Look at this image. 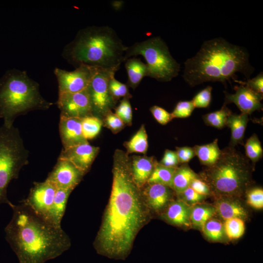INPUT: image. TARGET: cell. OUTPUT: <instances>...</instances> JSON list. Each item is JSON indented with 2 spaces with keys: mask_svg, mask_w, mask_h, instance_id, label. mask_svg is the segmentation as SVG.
Masks as SVG:
<instances>
[{
  "mask_svg": "<svg viewBox=\"0 0 263 263\" xmlns=\"http://www.w3.org/2000/svg\"><path fill=\"white\" fill-rule=\"evenodd\" d=\"M128 155L121 150L113 154L111 193L94 244L97 253L116 260L128 256L149 218L142 189L132 179Z\"/></svg>",
  "mask_w": 263,
  "mask_h": 263,
  "instance_id": "obj_1",
  "label": "cell"
},
{
  "mask_svg": "<svg viewBox=\"0 0 263 263\" xmlns=\"http://www.w3.org/2000/svg\"><path fill=\"white\" fill-rule=\"evenodd\" d=\"M11 207L13 215L5 228V238L19 263H44L70 248V239L61 227L38 216L23 201Z\"/></svg>",
  "mask_w": 263,
  "mask_h": 263,
  "instance_id": "obj_2",
  "label": "cell"
},
{
  "mask_svg": "<svg viewBox=\"0 0 263 263\" xmlns=\"http://www.w3.org/2000/svg\"><path fill=\"white\" fill-rule=\"evenodd\" d=\"M247 50L222 38L204 42L195 56L184 63L183 77L191 87L206 82H221L225 85L237 80L236 73L249 78L254 68Z\"/></svg>",
  "mask_w": 263,
  "mask_h": 263,
  "instance_id": "obj_3",
  "label": "cell"
},
{
  "mask_svg": "<svg viewBox=\"0 0 263 263\" xmlns=\"http://www.w3.org/2000/svg\"><path fill=\"white\" fill-rule=\"evenodd\" d=\"M127 47L112 27L90 26L79 30L62 55L75 68L86 65L117 71L124 61Z\"/></svg>",
  "mask_w": 263,
  "mask_h": 263,
  "instance_id": "obj_4",
  "label": "cell"
},
{
  "mask_svg": "<svg viewBox=\"0 0 263 263\" xmlns=\"http://www.w3.org/2000/svg\"><path fill=\"white\" fill-rule=\"evenodd\" d=\"M53 105L44 99L38 84L25 71L7 70L0 78V118L7 127L15 119L35 110H46Z\"/></svg>",
  "mask_w": 263,
  "mask_h": 263,
  "instance_id": "obj_5",
  "label": "cell"
},
{
  "mask_svg": "<svg viewBox=\"0 0 263 263\" xmlns=\"http://www.w3.org/2000/svg\"><path fill=\"white\" fill-rule=\"evenodd\" d=\"M253 169L245 155L228 146L222 150L218 161L199 176L208 186L212 194L238 198L249 188Z\"/></svg>",
  "mask_w": 263,
  "mask_h": 263,
  "instance_id": "obj_6",
  "label": "cell"
},
{
  "mask_svg": "<svg viewBox=\"0 0 263 263\" xmlns=\"http://www.w3.org/2000/svg\"><path fill=\"white\" fill-rule=\"evenodd\" d=\"M29 151L24 146L17 128L0 127V205L12 204L7 196L11 181L18 179L20 170L29 163Z\"/></svg>",
  "mask_w": 263,
  "mask_h": 263,
  "instance_id": "obj_7",
  "label": "cell"
},
{
  "mask_svg": "<svg viewBox=\"0 0 263 263\" xmlns=\"http://www.w3.org/2000/svg\"><path fill=\"white\" fill-rule=\"evenodd\" d=\"M143 56L146 61L147 76L161 82H168L178 75L180 64L172 56L166 42L160 37H154L127 46L124 61L132 56Z\"/></svg>",
  "mask_w": 263,
  "mask_h": 263,
  "instance_id": "obj_8",
  "label": "cell"
},
{
  "mask_svg": "<svg viewBox=\"0 0 263 263\" xmlns=\"http://www.w3.org/2000/svg\"><path fill=\"white\" fill-rule=\"evenodd\" d=\"M116 71L98 68L88 87L93 115L101 119L112 111L117 102L112 95L109 87L110 79Z\"/></svg>",
  "mask_w": 263,
  "mask_h": 263,
  "instance_id": "obj_9",
  "label": "cell"
},
{
  "mask_svg": "<svg viewBox=\"0 0 263 263\" xmlns=\"http://www.w3.org/2000/svg\"><path fill=\"white\" fill-rule=\"evenodd\" d=\"M97 69L86 65L72 71L56 68L54 73L58 83V94L77 93L86 89Z\"/></svg>",
  "mask_w": 263,
  "mask_h": 263,
  "instance_id": "obj_10",
  "label": "cell"
},
{
  "mask_svg": "<svg viewBox=\"0 0 263 263\" xmlns=\"http://www.w3.org/2000/svg\"><path fill=\"white\" fill-rule=\"evenodd\" d=\"M56 189L46 179L43 182H35L27 198L23 201L36 214L50 223V212Z\"/></svg>",
  "mask_w": 263,
  "mask_h": 263,
  "instance_id": "obj_11",
  "label": "cell"
},
{
  "mask_svg": "<svg viewBox=\"0 0 263 263\" xmlns=\"http://www.w3.org/2000/svg\"><path fill=\"white\" fill-rule=\"evenodd\" d=\"M56 103L60 116L82 119L93 115L88 87L77 93L58 94Z\"/></svg>",
  "mask_w": 263,
  "mask_h": 263,
  "instance_id": "obj_12",
  "label": "cell"
},
{
  "mask_svg": "<svg viewBox=\"0 0 263 263\" xmlns=\"http://www.w3.org/2000/svg\"><path fill=\"white\" fill-rule=\"evenodd\" d=\"M84 175L69 160L58 158L46 180L53 183L57 188L74 189Z\"/></svg>",
  "mask_w": 263,
  "mask_h": 263,
  "instance_id": "obj_13",
  "label": "cell"
},
{
  "mask_svg": "<svg viewBox=\"0 0 263 263\" xmlns=\"http://www.w3.org/2000/svg\"><path fill=\"white\" fill-rule=\"evenodd\" d=\"M234 94L225 92V97L224 104L233 103L235 104L241 113L248 115L255 111L263 110L261 100L263 98V94L253 91L246 85L240 84L235 86Z\"/></svg>",
  "mask_w": 263,
  "mask_h": 263,
  "instance_id": "obj_14",
  "label": "cell"
},
{
  "mask_svg": "<svg viewBox=\"0 0 263 263\" xmlns=\"http://www.w3.org/2000/svg\"><path fill=\"white\" fill-rule=\"evenodd\" d=\"M99 150V147L91 145L88 142L62 149L58 158L69 160L85 174L90 169Z\"/></svg>",
  "mask_w": 263,
  "mask_h": 263,
  "instance_id": "obj_15",
  "label": "cell"
},
{
  "mask_svg": "<svg viewBox=\"0 0 263 263\" xmlns=\"http://www.w3.org/2000/svg\"><path fill=\"white\" fill-rule=\"evenodd\" d=\"M81 119L60 116L59 132L63 149L88 142L82 134Z\"/></svg>",
  "mask_w": 263,
  "mask_h": 263,
  "instance_id": "obj_16",
  "label": "cell"
},
{
  "mask_svg": "<svg viewBox=\"0 0 263 263\" xmlns=\"http://www.w3.org/2000/svg\"><path fill=\"white\" fill-rule=\"evenodd\" d=\"M173 191L170 187L158 184H147L142 189L147 207L156 212L165 208L171 201Z\"/></svg>",
  "mask_w": 263,
  "mask_h": 263,
  "instance_id": "obj_17",
  "label": "cell"
},
{
  "mask_svg": "<svg viewBox=\"0 0 263 263\" xmlns=\"http://www.w3.org/2000/svg\"><path fill=\"white\" fill-rule=\"evenodd\" d=\"M153 156L133 155L130 157L131 170L132 179L140 188L147 185L157 163Z\"/></svg>",
  "mask_w": 263,
  "mask_h": 263,
  "instance_id": "obj_18",
  "label": "cell"
},
{
  "mask_svg": "<svg viewBox=\"0 0 263 263\" xmlns=\"http://www.w3.org/2000/svg\"><path fill=\"white\" fill-rule=\"evenodd\" d=\"M191 207L180 199L171 201L166 207L163 218L171 225L188 228L191 226Z\"/></svg>",
  "mask_w": 263,
  "mask_h": 263,
  "instance_id": "obj_19",
  "label": "cell"
},
{
  "mask_svg": "<svg viewBox=\"0 0 263 263\" xmlns=\"http://www.w3.org/2000/svg\"><path fill=\"white\" fill-rule=\"evenodd\" d=\"M213 206L216 214L225 220L233 218L243 220L248 216L246 209L237 197H217Z\"/></svg>",
  "mask_w": 263,
  "mask_h": 263,
  "instance_id": "obj_20",
  "label": "cell"
},
{
  "mask_svg": "<svg viewBox=\"0 0 263 263\" xmlns=\"http://www.w3.org/2000/svg\"><path fill=\"white\" fill-rule=\"evenodd\" d=\"M249 121L248 115L241 113L240 114L231 113L227 117L225 126L231 130L229 147L235 148L243 143L244 132Z\"/></svg>",
  "mask_w": 263,
  "mask_h": 263,
  "instance_id": "obj_21",
  "label": "cell"
},
{
  "mask_svg": "<svg viewBox=\"0 0 263 263\" xmlns=\"http://www.w3.org/2000/svg\"><path fill=\"white\" fill-rule=\"evenodd\" d=\"M73 189L57 188L51 207L49 222L52 225L61 226V222L65 213L68 198Z\"/></svg>",
  "mask_w": 263,
  "mask_h": 263,
  "instance_id": "obj_22",
  "label": "cell"
},
{
  "mask_svg": "<svg viewBox=\"0 0 263 263\" xmlns=\"http://www.w3.org/2000/svg\"><path fill=\"white\" fill-rule=\"evenodd\" d=\"M125 67L128 75L127 85L135 89L145 76H147L148 70L146 63L140 59L133 57L127 59Z\"/></svg>",
  "mask_w": 263,
  "mask_h": 263,
  "instance_id": "obj_23",
  "label": "cell"
},
{
  "mask_svg": "<svg viewBox=\"0 0 263 263\" xmlns=\"http://www.w3.org/2000/svg\"><path fill=\"white\" fill-rule=\"evenodd\" d=\"M199 177L187 164H183L175 169L171 188L178 195L188 188L193 179Z\"/></svg>",
  "mask_w": 263,
  "mask_h": 263,
  "instance_id": "obj_24",
  "label": "cell"
},
{
  "mask_svg": "<svg viewBox=\"0 0 263 263\" xmlns=\"http://www.w3.org/2000/svg\"><path fill=\"white\" fill-rule=\"evenodd\" d=\"M200 163L207 167L214 165L219 159L222 150L218 144V139L203 145H195L193 147Z\"/></svg>",
  "mask_w": 263,
  "mask_h": 263,
  "instance_id": "obj_25",
  "label": "cell"
},
{
  "mask_svg": "<svg viewBox=\"0 0 263 263\" xmlns=\"http://www.w3.org/2000/svg\"><path fill=\"white\" fill-rule=\"evenodd\" d=\"M216 214L213 206L197 204L191 207L190 222L194 227L202 229L206 223Z\"/></svg>",
  "mask_w": 263,
  "mask_h": 263,
  "instance_id": "obj_26",
  "label": "cell"
},
{
  "mask_svg": "<svg viewBox=\"0 0 263 263\" xmlns=\"http://www.w3.org/2000/svg\"><path fill=\"white\" fill-rule=\"evenodd\" d=\"M124 145L128 154L140 153L145 155L148 149V141L145 125L142 124L136 133L129 141L125 142Z\"/></svg>",
  "mask_w": 263,
  "mask_h": 263,
  "instance_id": "obj_27",
  "label": "cell"
},
{
  "mask_svg": "<svg viewBox=\"0 0 263 263\" xmlns=\"http://www.w3.org/2000/svg\"><path fill=\"white\" fill-rule=\"evenodd\" d=\"M175 169L165 167L157 162L147 184H161L171 188L172 178Z\"/></svg>",
  "mask_w": 263,
  "mask_h": 263,
  "instance_id": "obj_28",
  "label": "cell"
},
{
  "mask_svg": "<svg viewBox=\"0 0 263 263\" xmlns=\"http://www.w3.org/2000/svg\"><path fill=\"white\" fill-rule=\"evenodd\" d=\"M231 113V111L224 104L219 110L203 115L202 118L207 125L222 129L225 126L227 117Z\"/></svg>",
  "mask_w": 263,
  "mask_h": 263,
  "instance_id": "obj_29",
  "label": "cell"
},
{
  "mask_svg": "<svg viewBox=\"0 0 263 263\" xmlns=\"http://www.w3.org/2000/svg\"><path fill=\"white\" fill-rule=\"evenodd\" d=\"M103 122L95 116H87L81 119V128L84 137L87 141L94 138L99 133Z\"/></svg>",
  "mask_w": 263,
  "mask_h": 263,
  "instance_id": "obj_30",
  "label": "cell"
},
{
  "mask_svg": "<svg viewBox=\"0 0 263 263\" xmlns=\"http://www.w3.org/2000/svg\"><path fill=\"white\" fill-rule=\"evenodd\" d=\"M245 156L251 162L253 166L262 159L263 150L261 143L256 134H253L246 141L244 145Z\"/></svg>",
  "mask_w": 263,
  "mask_h": 263,
  "instance_id": "obj_31",
  "label": "cell"
},
{
  "mask_svg": "<svg viewBox=\"0 0 263 263\" xmlns=\"http://www.w3.org/2000/svg\"><path fill=\"white\" fill-rule=\"evenodd\" d=\"M225 221V234L229 240L238 239L243 235L245 231V225L243 219L233 218Z\"/></svg>",
  "mask_w": 263,
  "mask_h": 263,
  "instance_id": "obj_32",
  "label": "cell"
},
{
  "mask_svg": "<svg viewBox=\"0 0 263 263\" xmlns=\"http://www.w3.org/2000/svg\"><path fill=\"white\" fill-rule=\"evenodd\" d=\"M202 230L207 238L213 241H219L225 235L224 224L219 220L210 219L204 225Z\"/></svg>",
  "mask_w": 263,
  "mask_h": 263,
  "instance_id": "obj_33",
  "label": "cell"
},
{
  "mask_svg": "<svg viewBox=\"0 0 263 263\" xmlns=\"http://www.w3.org/2000/svg\"><path fill=\"white\" fill-rule=\"evenodd\" d=\"M130 98L124 97L119 104L114 108V113L124 123L125 125L131 126L132 124V112Z\"/></svg>",
  "mask_w": 263,
  "mask_h": 263,
  "instance_id": "obj_34",
  "label": "cell"
},
{
  "mask_svg": "<svg viewBox=\"0 0 263 263\" xmlns=\"http://www.w3.org/2000/svg\"><path fill=\"white\" fill-rule=\"evenodd\" d=\"M109 87L112 95L116 101L122 97H132L127 84L118 81L115 78L114 75L110 78Z\"/></svg>",
  "mask_w": 263,
  "mask_h": 263,
  "instance_id": "obj_35",
  "label": "cell"
},
{
  "mask_svg": "<svg viewBox=\"0 0 263 263\" xmlns=\"http://www.w3.org/2000/svg\"><path fill=\"white\" fill-rule=\"evenodd\" d=\"M246 201L252 207L261 209L263 207V189L261 187L248 188L246 191Z\"/></svg>",
  "mask_w": 263,
  "mask_h": 263,
  "instance_id": "obj_36",
  "label": "cell"
},
{
  "mask_svg": "<svg viewBox=\"0 0 263 263\" xmlns=\"http://www.w3.org/2000/svg\"><path fill=\"white\" fill-rule=\"evenodd\" d=\"M101 120L103 125L114 134L120 132L125 126L123 121L112 111L106 114Z\"/></svg>",
  "mask_w": 263,
  "mask_h": 263,
  "instance_id": "obj_37",
  "label": "cell"
},
{
  "mask_svg": "<svg viewBox=\"0 0 263 263\" xmlns=\"http://www.w3.org/2000/svg\"><path fill=\"white\" fill-rule=\"evenodd\" d=\"M212 87L207 86L199 92L191 100L195 108H205L210 105Z\"/></svg>",
  "mask_w": 263,
  "mask_h": 263,
  "instance_id": "obj_38",
  "label": "cell"
},
{
  "mask_svg": "<svg viewBox=\"0 0 263 263\" xmlns=\"http://www.w3.org/2000/svg\"><path fill=\"white\" fill-rule=\"evenodd\" d=\"M195 107L191 101H180L171 113L173 118H186L191 115Z\"/></svg>",
  "mask_w": 263,
  "mask_h": 263,
  "instance_id": "obj_39",
  "label": "cell"
},
{
  "mask_svg": "<svg viewBox=\"0 0 263 263\" xmlns=\"http://www.w3.org/2000/svg\"><path fill=\"white\" fill-rule=\"evenodd\" d=\"M177 195L179 199L190 206L198 204L207 197L197 193L189 187Z\"/></svg>",
  "mask_w": 263,
  "mask_h": 263,
  "instance_id": "obj_40",
  "label": "cell"
},
{
  "mask_svg": "<svg viewBox=\"0 0 263 263\" xmlns=\"http://www.w3.org/2000/svg\"><path fill=\"white\" fill-rule=\"evenodd\" d=\"M150 111L155 120L161 125H166L173 119L171 113L161 107L152 106Z\"/></svg>",
  "mask_w": 263,
  "mask_h": 263,
  "instance_id": "obj_41",
  "label": "cell"
},
{
  "mask_svg": "<svg viewBox=\"0 0 263 263\" xmlns=\"http://www.w3.org/2000/svg\"><path fill=\"white\" fill-rule=\"evenodd\" d=\"M235 82L239 84L246 85L257 93L263 94V74L260 73L257 76L246 81L236 80Z\"/></svg>",
  "mask_w": 263,
  "mask_h": 263,
  "instance_id": "obj_42",
  "label": "cell"
},
{
  "mask_svg": "<svg viewBox=\"0 0 263 263\" xmlns=\"http://www.w3.org/2000/svg\"><path fill=\"white\" fill-rule=\"evenodd\" d=\"M159 163L172 168H176L180 164L176 151L168 149L165 150L163 157Z\"/></svg>",
  "mask_w": 263,
  "mask_h": 263,
  "instance_id": "obj_43",
  "label": "cell"
},
{
  "mask_svg": "<svg viewBox=\"0 0 263 263\" xmlns=\"http://www.w3.org/2000/svg\"><path fill=\"white\" fill-rule=\"evenodd\" d=\"M179 163L187 164L195 156L193 148L189 147H176L175 150Z\"/></svg>",
  "mask_w": 263,
  "mask_h": 263,
  "instance_id": "obj_44",
  "label": "cell"
},
{
  "mask_svg": "<svg viewBox=\"0 0 263 263\" xmlns=\"http://www.w3.org/2000/svg\"><path fill=\"white\" fill-rule=\"evenodd\" d=\"M189 187L197 193L206 196L212 194L208 186L199 176L192 180Z\"/></svg>",
  "mask_w": 263,
  "mask_h": 263,
  "instance_id": "obj_45",
  "label": "cell"
}]
</instances>
